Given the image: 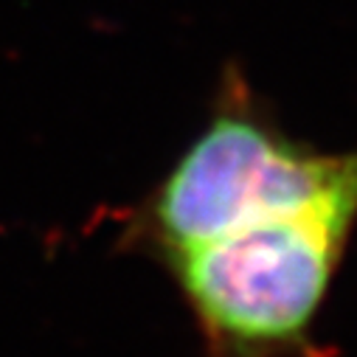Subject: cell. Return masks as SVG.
<instances>
[{
    "mask_svg": "<svg viewBox=\"0 0 357 357\" xmlns=\"http://www.w3.org/2000/svg\"><path fill=\"white\" fill-rule=\"evenodd\" d=\"M116 222L166 271L206 357H326L315 329L357 228V149L293 138L228 65L195 141Z\"/></svg>",
    "mask_w": 357,
    "mask_h": 357,
    "instance_id": "obj_1",
    "label": "cell"
}]
</instances>
